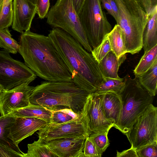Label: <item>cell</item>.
Segmentation results:
<instances>
[{
	"label": "cell",
	"mask_w": 157,
	"mask_h": 157,
	"mask_svg": "<svg viewBox=\"0 0 157 157\" xmlns=\"http://www.w3.org/2000/svg\"><path fill=\"white\" fill-rule=\"evenodd\" d=\"M27 153L23 157H57L49 148L39 139L27 145Z\"/></svg>",
	"instance_id": "cell-25"
},
{
	"label": "cell",
	"mask_w": 157,
	"mask_h": 157,
	"mask_svg": "<svg viewBox=\"0 0 157 157\" xmlns=\"http://www.w3.org/2000/svg\"><path fill=\"white\" fill-rule=\"evenodd\" d=\"M33 3L36 5L37 0H31Z\"/></svg>",
	"instance_id": "cell-43"
},
{
	"label": "cell",
	"mask_w": 157,
	"mask_h": 157,
	"mask_svg": "<svg viewBox=\"0 0 157 157\" xmlns=\"http://www.w3.org/2000/svg\"><path fill=\"white\" fill-rule=\"evenodd\" d=\"M23 157V155L0 143V157Z\"/></svg>",
	"instance_id": "cell-35"
},
{
	"label": "cell",
	"mask_w": 157,
	"mask_h": 157,
	"mask_svg": "<svg viewBox=\"0 0 157 157\" xmlns=\"http://www.w3.org/2000/svg\"><path fill=\"white\" fill-rule=\"evenodd\" d=\"M34 87L24 83L0 93L1 116L9 114L14 110L22 108L30 104L29 98Z\"/></svg>",
	"instance_id": "cell-12"
},
{
	"label": "cell",
	"mask_w": 157,
	"mask_h": 157,
	"mask_svg": "<svg viewBox=\"0 0 157 157\" xmlns=\"http://www.w3.org/2000/svg\"><path fill=\"white\" fill-rule=\"evenodd\" d=\"M144 11L149 15L157 6V0H135Z\"/></svg>",
	"instance_id": "cell-34"
},
{
	"label": "cell",
	"mask_w": 157,
	"mask_h": 157,
	"mask_svg": "<svg viewBox=\"0 0 157 157\" xmlns=\"http://www.w3.org/2000/svg\"><path fill=\"white\" fill-rule=\"evenodd\" d=\"M18 52L25 64L40 78L51 82H73L69 70L48 36L21 33Z\"/></svg>",
	"instance_id": "cell-2"
},
{
	"label": "cell",
	"mask_w": 157,
	"mask_h": 157,
	"mask_svg": "<svg viewBox=\"0 0 157 157\" xmlns=\"http://www.w3.org/2000/svg\"><path fill=\"white\" fill-rule=\"evenodd\" d=\"M3 5V0H0V14L1 13Z\"/></svg>",
	"instance_id": "cell-41"
},
{
	"label": "cell",
	"mask_w": 157,
	"mask_h": 157,
	"mask_svg": "<svg viewBox=\"0 0 157 157\" xmlns=\"http://www.w3.org/2000/svg\"><path fill=\"white\" fill-rule=\"evenodd\" d=\"M13 0H3V2H12Z\"/></svg>",
	"instance_id": "cell-42"
},
{
	"label": "cell",
	"mask_w": 157,
	"mask_h": 157,
	"mask_svg": "<svg viewBox=\"0 0 157 157\" xmlns=\"http://www.w3.org/2000/svg\"><path fill=\"white\" fill-rule=\"evenodd\" d=\"M48 123L42 119L30 117H16L9 129V137L18 145L25 138L44 127Z\"/></svg>",
	"instance_id": "cell-15"
},
{
	"label": "cell",
	"mask_w": 157,
	"mask_h": 157,
	"mask_svg": "<svg viewBox=\"0 0 157 157\" xmlns=\"http://www.w3.org/2000/svg\"><path fill=\"white\" fill-rule=\"evenodd\" d=\"M46 17L48 24L68 33L87 51L91 52L93 48L71 0H57L48 11Z\"/></svg>",
	"instance_id": "cell-6"
},
{
	"label": "cell",
	"mask_w": 157,
	"mask_h": 157,
	"mask_svg": "<svg viewBox=\"0 0 157 157\" xmlns=\"http://www.w3.org/2000/svg\"><path fill=\"white\" fill-rule=\"evenodd\" d=\"M52 116L50 123L59 124L67 123L81 118L82 115L73 112L71 109H64L51 110Z\"/></svg>",
	"instance_id": "cell-26"
},
{
	"label": "cell",
	"mask_w": 157,
	"mask_h": 157,
	"mask_svg": "<svg viewBox=\"0 0 157 157\" xmlns=\"http://www.w3.org/2000/svg\"><path fill=\"white\" fill-rule=\"evenodd\" d=\"M12 2H3L0 14V30L8 28L12 25L13 18Z\"/></svg>",
	"instance_id": "cell-29"
},
{
	"label": "cell",
	"mask_w": 157,
	"mask_h": 157,
	"mask_svg": "<svg viewBox=\"0 0 157 157\" xmlns=\"http://www.w3.org/2000/svg\"><path fill=\"white\" fill-rule=\"evenodd\" d=\"M3 89L2 87L0 86V93L2 92V90Z\"/></svg>",
	"instance_id": "cell-44"
},
{
	"label": "cell",
	"mask_w": 157,
	"mask_h": 157,
	"mask_svg": "<svg viewBox=\"0 0 157 157\" xmlns=\"http://www.w3.org/2000/svg\"><path fill=\"white\" fill-rule=\"evenodd\" d=\"M138 157H157V143L144 146L136 150Z\"/></svg>",
	"instance_id": "cell-31"
},
{
	"label": "cell",
	"mask_w": 157,
	"mask_h": 157,
	"mask_svg": "<svg viewBox=\"0 0 157 157\" xmlns=\"http://www.w3.org/2000/svg\"><path fill=\"white\" fill-rule=\"evenodd\" d=\"M88 136L86 137L85 141L82 157H101L95 145Z\"/></svg>",
	"instance_id": "cell-32"
},
{
	"label": "cell",
	"mask_w": 157,
	"mask_h": 157,
	"mask_svg": "<svg viewBox=\"0 0 157 157\" xmlns=\"http://www.w3.org/2000/svg\"><path fill=\"white\" fill-rule=\"evenodd\" d=\"M131 147L136 150L157 143V108L151 104L145 109L126 135Z\"/></svg>",
	"instance_id": "cell-9"
},
{
	"label": "cell",
	"mask_w": 157,
	"mask_h": 157,
	"mask_svg": "<svg viewBox=\"0 0 157 157\" xmlns=\"http://www.w3.org/2000/svg\"><path fill=\"white\" fill-rule=\"evenodd\" d=\"M102 8L105 9L107 13L115 19V16L113 9L109 3L106 0H100Z\"/></svg>",
	"instance_id": "cell-37"
},
{
	"label": "cell",
	"mask_w": 157,
	"mask_h": 157,
	"mask_svg": "<svg viewBox=\"0 0 157 157\" xmlns=\"http://www.w3.org/2000/svg\"><path fill=\"white\" fill-rule=\"evenodd\" d=\"M52 111L39 105L30 104L28 106L13 111L8 115L15 117H30L39 118L50 123Z\"/></svg>",
	"instance_id": "cell-19"
},
{
	"label": "cell",
	"mask_w": 157,
	"mask_h": 157,
	"mask_svg": "<svg viewBox=\"0 0 157 157\" xmlns=\"http://www.w3.org/2000/svg\"><path fill=\"white\" fill-rule=\"evenodd\" d=\"M15 119L16 117L8 114L0 117V143L22 155L23 157L24 153L8 136L9 128Z\"/></svg>",
	"instance_id": "cell-20"
},
{
	"label": "cell",
	"mask_w": 157,
	"mask_h": 157,
	"mask_svg": "<svg viewBox=\"0 0 157 157\" xmlns=\"http://www.w3.org/2000/svg\"><path fill=\"white\" fill-rule=\"evenodd\" d=\"M130 8L137 10L142 9L135 0H123Z\"/></svg>",
	"instance_id": "cell-38"
},
{
	"label": "cell",
	"mask_w": 157,
	"mask_h": 157,
	"mask_svg": "<svg viewBox=\"0 0 157 157\" xmlns=\"http://www.w3.org/2000/svg\"><path fill=\"white\" fill-rule=\"evenodd\" d=\"M124 78L115 79L103 76V79L93 93L101 94L107 92H113L120 94L124 88Z\"/></svg>",
	"instance_id": "cell-23"
},
{
	"label": "cell",
	"mask_w": 157,
	"mask_h": 157,
	"mask_svg": "<svg viewBox=\"0 0 157 157\" xmlns=\"http://www.w3.org/2000/svg\"><path fill=\"white\" fill-rule=\"evenodd\" d=\"M82 113L90 133L109 132L114 127V123L105 116L100 94L92 93L90 94L84 104Z\"/></svg>",
	"instance_id": "cell-11"
},
{
	"label": "cell",
	"mask_w": 157,
	"mask_h": 157,
	"mask_svg": "<svg viewBox=\"0 0 157 157\" xmlns=\"http://www.w3.org/2000/svg\"><path fill=\"white\" fill-rule=\"evenodd\" d=\"M85 0H71L73 6L78 13Z\"/></svg>",
	"instance_id": "cell-39"
},
{
	"label": "cell",
	"mask_w": 157,
	"mask_h": 157,
	"mask_svg": "<svg viewBox=\"0 0 157 157\" xmlns=\"http://www.w3.org/2000/svg\"><path fill=\"white\" fill-rule=\"evenodd\" d=\"M108 132H92L88 136L95 145L101 157L109 145L108 137Z\"/></svg>",
	"instance_id": "cell-28"
},
{
	"label": "cell",
	"mask_w": 157,
	"mask_h": 157,
	"mask_svg": "<svg viewBox=\"0 0 157 157\" xmlns=\"http://www.w3.org/2000/svg\"><path fill=\"white\" fill-rule=\"evenodd\" d=\"M157 60V44L144 52L138 63L133 70L135 76L139 75L147 71Z\"/></svg>",
	"instance_id": "cell-24"
},
{
	"label": "cell",
	"mask_w": 157,
	"mask_h": 157,
	"mask_svg": "<svg viewBox=\"0 0 157 157\" xmlns=\"http://www.w3.org/2000/svg\"><path fill=\"white\" fill-rule=\"evenodd\" d=\"M78 16L90 44L98 46L112 29L100 0H85Z\"/></svg>",
	"instance_id": "cell-7"
},
{
	"label": "cell",
	"mask_w": 157,
	"mask_h": 157,
	"mask_svg": "<svg viewBox=\"0 0 157 157\" xmlns=\"http://www.w3.org/2000/svg\"><path fill=\"white\" fill-rule=\"evenodd\" d=\"M36 5V13L39 18L42 19L46 17L50 6L49 0H37Z\"/></svg>",
	"instance_id": "cell-33"
},
{
	"label": "cell",
	"mask_w": 157,
	"mask_h": 157,
	"mask_svg": "<svg viewBox=\"0 0 157 157\" xmlns=\"http://www.w3.org/2000/svg\"><path fill=\"white\" fill-rule=\"evenodd\" d=\"M9 53L5 50L0 51V86L4 90L29 84L37 76L25 63L14 59Z\"/></svg>",
	"instance_id": "cell-8"
},
{
	"label": "cell",
	"mask_w": 157,
	"mask_h": 157,
	"mask_svg": "<svg viewBox=\"0 0 157 157\" xmlns=\"http://www.w3.org/2000/svg\"><path fill=\"white\" fill-rule=\"evenodd\" d=\"M39 139L43 143L69 136H89L90 132L82 115L80 119L61 124L49 123L38 130Z\"/></svg>",
	"instance_id": "cell-10"
},
{
	"label": "cell",
	"mask_w": 157,
	"mask_h": 157,
	"mask_svg": "<svg viewBox=\"0 0 157 157\" xmlns=\"http://www.w3.org/2000/svg\"><path fill=\"white\" fill-rule=\"evenodd\" d=\"M111 51L110 43L106 35L101 43L93 49L91 53L95 59L99 63L104 57Z\"/></svg>",
	"instance_id": "cell-30"
},
{
	"label": "cell",
	"mask_w": 157,
	"mask_h": 157,
	"mask_svg": "<svg viewBox=\"0 0 157 157\" xmlns=\"http://www.w3.org/2000/svg\"><path fill=\"white\" fill-rule=\"evenodd\" d=\"M111 6L115 16V20L117 21L118 10L117 4L114 0H106Z\"/></svg>",
	"instance_id": "cell-40"
},
{
	"label": "cell",
	"mask_w": 157,
	"mask_h": 157,
	"mask_svg": "<svg viewBox=\"0 0 157 157\" xmlns=\"http://www.w3.org/2000/svg\"><path fill=\"white\" fill-rule=\"evenodd\" d=\"M118 13L117 24L121 27L127 53H138L143 48V36L148 16L143 9L135 10L123 0H114Z\"/></svg>",
	"instance_id": "cell-5"
},
{
	"label": "cell",
	"mask_w": 157,
	"mask_h": 157,
	"mask_svg": "<svg viewBox=\"0 0 157 157\" xmlns=\"http://www.w3.org/2000/svg\"><path fill=\"white\" fill-rule=\"evenodd\" d=\"M90 94L73 82L45 81L34 87L29 102L51 110L69 109L80 114Z\"/></svg>",
	"instance_id": "cell-3"
},
{
	"label": "cell",
	"mask_w": 157,
	"mask_h": 157,
	"mask_svg": "<svg viewBox=\"0 0 157 157\" xmlns=\"http://www.w3.org/2000/svg\"><path fill=\"white\" fill-rule=\"evenodd\" d=\"M48 36L67 67L73 82L90 94L94 92L103 76L92 54L60 28L54 27Z\"/></svg>",
	"instance_id": "cell-1"
},
{
	"label": "cell",
	"mask_w": 157,
	"mask_h": 157,
	"mask_svg": "<svg viewBox=\"0 0 157 157\" xmlns=\"http://www.w3.org/2000/svg\"><path fill=\"white\" fill-rule=\"evenodd\" d=\"M107 36L109 40L111 51L119 59L127 53L121 29L116 24Z\"/></svg>",
	"instance_id": "cell-22"
},
{
	"label": "cell",
	"mask_w": 157,
	"mask_h": 157,
	"mask_svg": "<svg viewBox=\"0 0 157 157\" xmlns=\"http://www.w3.org/2000/svg\"><path fill=\"white\" fill-rule=\"evenodd\" d=\"M13 29L21 33L29 30L36 12V6L31 0H13Z\"/></svg>",
	"instance_id": "cell-14"
},
{
	"label": "cell",
	"mask_w": 157,
	"mask_h": 157,
	"mask_svg": "<svg viewBox=\"0 0 157 157\" xmlns=\"http://www.w3.org/2000/svg\"><path fill=\"white\" fill-rule=\"evenodd\" d=\"M85 136H69L44 143L57 157H82Z\"/></svg>",
	"instance_id": "cell-13"
},
{
	"label": "cell",
	"mask_w": 157,
	"mask_h": 157,
	"mask_svg": "<svg viewBox=\"0 0 157 157\" xmlns=\"http://www.w3.org/2000/svg\"><path fill=\"white\" fill-rule=\"evenodd\" d=\"M124 78L125 86L119 94L121 109L118 121L114 127L126 136L139 117L152 104L154 96L141 86L136 77L132 79L127 75Z\"/></svg>",
	"instance_id": "cell-4"
},
{
	"label": "cell",
	"mask_w": 157,
	"mask_h": 157,
	"mask_svg": "<svg viewBox=\"0 0 157 157\" xmlns=\"http://www.w3.org/2000/svg\"><path fill=\"white\" fill-rule=\"evenodd\" d=\"M135 77L141 86L151 96H155L157 91V60L147 71Z\"/></svg>",
	"instance_id": "cell-21"
},
{
	"label": "cell",
	"mask_w": 157,
	"mask_h": 157,
	"mask_svg": "<svg viewBox=\"0 0 157 157\" xmlns=\"http://www.w3.org/2000/svg\"><path fill=\"white\" fill-rule=\"evenodd\" d=\"M125 55L118 59L112 51L109 52L99 63L103 76L115 79L120 78L118 72L119 67L125 60Z\"/></svg>",
	"instance_id": "cell-17"
},
{
	"label": "cell",
	"mask_w": 157,
	"mask_h": 157,
	"mask_svg": "<svg viewBox=\"0 0 157 157\" xmlns=\"http://www.w3.org/2000/svg\"><path fill=\"white\" fill-rule=\"evenodd\" d=\"M157 6L149 15L143 36V48L144 52L157 44Z\"/></svg>",
	"instance_id": "cell-18"
},
{
	"label": "cell",
	"mask_w": 157,
	"mask_h": 157,
	"mask_svg": "<svg viewBox=\"0 0 157 157\" xmlns=\"http://www.w3.org/2000/svg\"><path fill=\"white\" fill-rule=\"evenodd\" d=\"M100 94L102 108L105 116L108 119L114 123V125L118 121L121 109L120 96L113 92Z\"/></svg>",
	"instance_id": "cell-16"
},
{
	"label": "cell",
	"mask_w": 157,
	"mask_h": 157,
	"mask_svg": "<svg viewBox=\"0 0 157 157\" xmlns=\"http://www.w3.org/2000/svg\"><path fill=\"white\" fill-rule=\"evenodd\" d=\"M117 157H138L136 150L132 147L128 150L119 152L117 151Z\"/></svg>",
	"instance_id": "cell-36"
},
{
	"label": "cell",
	"mask_w": 157,
	"mask_h": 157,
	"mask_svg": "<svg viewBox=\"0 0 157 157\" xmlns=\"http://www.w3.org/2000/svg\"><path fill=\"white\" fill-rule=\"evenodd\" d=\"M0 47L13 54L18 52L19 44L12 37L8 28L0 30Z\"/></svg>",
	"instance_id": "cell-27"
}]
</instances>
